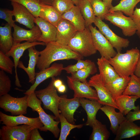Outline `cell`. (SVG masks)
<instances>
[{"mask_svg": "<svg viewBox=\"0 0 140 140\" xmlns=\"http://www.w3.org/2000/svg\"><path fill=\"white\" fill-rule=\"evenodd\" d=\"M68 45L73 51L83 57L94 54L97 51L88 27H86L83 31H77Z\"/></svg>", "mask_w": 140, "mask_h": 140, "instance_id": "cell-4", "label": "cell"}, {"mask_svg": "<svg viewBox=\"0 0 140 140\" xmlns=\"http://www.w3.org/2000/svg\"><path fill=\"white\" fill-rule=\"evenodd\" d=\"M62 84V81L60 79H55L54 81V85L56 89H57Z\"/></svg>", "mask_w": 140, "mask_h": 140, "instance_id": "cell-49", "label": "cell"}, {"mask_svg": "<svg viewBox=\"0 0 140 140\" xmlns=\"http://www.w3.org/2000/svg\"><path fill=\"white\" fill-rule=\"evenodd\" d=\"M0 121L2 122V124L9 126L26 124L34 128L39 129L43 126L39 117L30 118L26 117L23 115L13 116L7 115L0 111Z\"/></svg>", "mask_w": 140, "mask_h": 140, "instance_id": "cell-14", "label": "cell"}, {"mask_svg": "<svg viewBox=\"0 0 140 140\" xmlns=\"http://www.w3.org/2000/svg\"><path fill=\"white\" fill-rule=\"evenodd\" d=\"M34 128L26 124L13 126H3L0 129V140H30L31 131Z\"/></svg>", "mask_w": 140, "mask_h": 140, "instance_id": "cell-8", "label": "cell"}, {"mask_svg": "<svg viewBox=\"0 0 140 140\" xmlns=\"http://www.w3.org/2000/svg\"><path fill=\"white\" fill-rule=\"evenodd\" d=\"M56 28V41L65 45H68L77 31L72 23L68 20L62 18L59 21Z\"/></svg>", "mask_w": 140, "mask_h": 140, "instance_id": "cell-18", "label": "cell"}, {"mask_svg": "<svg viewBox=\"0 0 140 140\" xmlns=\"http://www.w3.org/2000/svg\"><path fill=\"white\" fill-rule=\"evenodd\" d=\"M90 1L95 16L102 20L104 19L105 15L109 12L107 4L101 0H90Z\"/></svg>", "mask_w": 140, "mask_h": 140, "instance_id": "cell-37", "label": "cell"}, {"mask_svg": "<svg viewBox=\"0 0 140 140\" xmlns=\"http://www.w3.org/2000/svg\"><path fill=\"white\" fill-rule=\"evenodd\" d=\"M94 23L98 28L99 31L116 49L117 52H121L123 48L129 46L130 41L128 39L117 35L110 29L108 25L100 18L96 17Z\"/></svg>", "mask_w": 140, "mask_h": 140, "instance_id": "cell-9", "label": "cell"}, {"mask_svg": "<svg viewBox=\"0 0 140 140\" xmlns=\"http://www.w3.org/2000/svg\"><path fill=\"white\" fill-rule=\"evenodd\" d=\"M38 128L33 129L31 131L30 140H43L44 139L41 136Z\"/></svg>", "mask_w": 140, "mask_h": 140, "instance_id": "cell-46", "label": "cell"}, {"mask_svg": "<svg viewBox=\"0 0 140 140\" xmlns=\"http://www.w3.org/2000/svg\"><path fill=\"white\" fill-rule=\"evenodd\" d=\"M97 63L99 74L104 84L112 81L119 76L108 60L104 57H101L98 58Z\"/></svg>", "mask_w": 140, "mask_h": 140, "instance_id": "cell-23", "label": "cell"}, {"mask_svg": "<svg viewBox=\"0 0 140 140\" xmlns=\"http://www.w3.org/2000/svg\"><path fill=\"white\" fill-rule=\"evenodd\" d=\"M12 34L13 43H20L24 41L31 42L38 41L41 34L38 26H34L30 30H27L15 25L13 27Z\"/></svg>", "mask_w": 140, "mask_h": 140, "instance_id": "cell-16", "label": "cell"}, {"mask_svg": "<svg viewBox=\"0 0 140 140\" xmlns=\"http://www.w3.org/2000/svg\"><path fill=\"white\" fill-rule=\"evenodd\" d=\"M54 77L45 88L34 91L37 97L43 103L44 108L51 111L54 114L57 120H59L60 115L59 103L61 99L57 94L56 88L54 85Z\"/></svg>", "mask_w": 140, "mask_h": 140, "instance_id": "cell-5", "label": "cell"}, {"mask_svg": "<svg viewBox=\"0 0 140 140\" xmlns=\"http://www.w3.org/2000/svg\"><path fill=\"white\" fill-rule=\"evenodd\" d=\"M40 4L51 5L54 0H37Z\"/></svg>", "mask_w": 140, "mask_h": 140, "instance_id": "cell-48", "label": "cell"}, {"mask_svg": "<svg viewBox=\"0 0 140 140\" xmlns=\"http://www.w3.org/2000/svg\"><path fill=\"white\" fill-rule=\"evenodd\" d=\"M81 105L84 109L87 115V121L85 124L86 125L92 127L97 120L96 115L102 105L98 101L80 98Z\"/></svg>", "mask_w": 140, "mask_h": 140, "instance_id": "cell-22", "label": "cell"}, {"mask_svg": "<svg viewBox=\"0 0 140 140\" xmlns=\"http://www.w3.org/2000/svg\"><path fill=\"white\" fill-rule=\"evenodd\" d=\"M34 22V23L39 27L41 32L38 41L44 42L46 45L50 42L56 41V27L39 17H35Z\"/></svg>", "mask_w": 140, "mask_h": 140, "instance_id": "cell-20", "label": "cell"}, {"mask_svg": "<svg viewBox=\"0 0 140 140\" xmlns=\"http://www.w3.org/2000/svg\"><path fill=\"white\" fill-rule=\"evenodd\" d=\"M130 78V76L127 77L119 76L112 81L105 84L114 100L118 96L123 94Z\"/></svg>", "mask_w": 140, "mask_h": 140, "instance_id": "cell-27", "label": "cell"}, {"mask_svg": "<svg viewBox=\"0 0 140 140\" xmlns=\"http://www.w3.org/2000/svg\"><path fill=\"white\" fill-rule=\"evenodd\" d=\"M40 9L39 17L47 21L55 27L62 19L61 15L51 5L40 4Z\"/></svg>", "mask_w": 140, "mask_h": 140, "instance_id": "cell-30", "label": "cell"}, {"mask_svg": "<svg viewBox=\"0 0 140 140\" xmlns=\"http://www.w3.org/2000/svg\"><path fill=\"white\" fill-rule=\"evenodd\" d=\"M27 95L16 98L7 94L0 96V107L13 115H24L27 113Z\"/></svg>", "mask_w": 140, "mask_h": 140, "instance_id": "cell-7", "label": "cell"}, {"mask_svg": "<svg viewBox=\"0 0 140 140\" xmlns=\"http://www.w3.org/2000/svg\"><path fill=\"white\" fill-rule=\"evenodd\" d=\"M104 19L121 29L125 36L131 37L136 33V26L133 19L130 17L125 16L121 11L109 12L105 15Z\"/></svg>", "mask_w": 140, "mask_h": 140, "instance_id": "cell-6", "label": "cell"}, {"mask_svg": "<svg viewBox=\"0 0 140 140\" xmlns=\"http://www.w3.org/2000/svg\"><path fill=\"white\" fill-rule=\"evenodd\" d=\"M33 47H31L28 49L29 57L28 67H26L21 61H19L18 66L23 69L26 73L29 78V81L32 85L34 84L35 81L36 75L35 68L39 56V51L36 50Z\"/></svg>", "mask_w": 140, "mask_h": 140, "instance_id": "cell-21", "label": "cell"}, {"mask_svg": "<svg viewBox=\"0 0 140 140\" xmlns=\"http://www.w3.org/2000/svg\"><path fill=\"white\" fill-rule=\"evenodd\" d=\"M19 3L26 8L35 17H39L40 6L37 0H8Z\"/></svg>", "mask_w": 140, "mask_h": 140, "instance_id": "cell-38", "label": "cell"}, {"mask_svg": "<svg viewBox=\"0 0 140 140\" xmlns=\"http://www.w3.org/2000/svg\"><path fill=\"white\" fill-rule=\"evenodd\" d=\"M115 140H121L140 135V126L126 119L119 125Z\"/></svg>", "mask_w": 140, "mask_h": 140, "instance_id": "cell-24", "label": "cell"}, {"mask_svg": "<svg viewBox=\"0 0 140 140\" xmlns=\"http://www.w3.org/2000/svg\"><path fill=\"white\" fill-rule=\"evenodd\" d=\"M97 71V68L93 62L89 65L75 72L71 73V76L74 79L82 82L87 83V78L91 75L96 73Z\"/></svg>", "mask_w": 140, "mask_h": 140, "instance_id": "cell-34", "label": "cell"}, {"mask_svg": "<svg viewBox=\"0 0 140 140\" xmlns=\"http://www.w3.org/2000/svg\"><path fill=\"white\" fill-rule=\"evenodd\" d=\"M134 74L140 78V54Z\"/></svg>", "mask_w": 140, "mask_h": 140, "instance_id": "cell-47", "label": "cell"}, {"mask_svg": "<svg viewBox=\"0 0 140 140\" xmlns=\"http://www.w3.org/2000/svg\"><path fill=\"white\" fill-rule=\"evenodd\" d=\"M12 27L8 23L4 26L0 27V49L5 54L11 49L13 44Z\"/></svg>", "mask_w": 140, "mask_h": 140, "instance_id": "cell-29", "label": "cell"}, {"mask_svg": "<svg viewBox=\"0 0 140 140\" xmlns=\"http://www.w3.org/2000/svg\"><path fill=\"white\" fill-rule=\"evenodd\" d=\"M58 91L61 93H63L65 92L66 90V87L64 84H62L57 89Z\"/></svg>", "mask_w": 140, "mask_h": 140, "instance_id": "cell-50", "label": "cell"}, {"mask_svg": "<svg viewBox=\"0 0 140 140\" xmlns=\"http://www.w3.org/2000/svg\"><path fill=\"white\" fill-rule=\"evenodd\" d=\"M64 67L62 64L54 63L50 67L36 73L34 83L24 94L27 95L31 94L34 92L38 86L44 81L60 75L64 70Z\"/></svg>", "mask_w": 140, "mask_h": 140, "instance_id": "cell-15", "label": "cell"}, {"mask_svg": "<svg viewBox=\"0 0 140 140\" xmlns=\"http://www.w3.org/2000/svg\"><path fill=\"white\" fill-rule=\"evenodd\" d=\"M79 6L85 20L86 27H88L94 23L96 17L90 2L88 0H81Z\"/></svg>", "mask_w": 140, "mask_h": 140, "instance_id": "cell-32", "label": "cell"}, {"mask_svg": "<svg viewBox=\"0 0 140 140\" xmlns=\"http://www.w3.org/2000/svg\"><path fill=\"white\" fill-rule=\"evenodd\" d=\"M52 5L58 12L62 15L75 5L72 0H54Z\"/></svg>", "mask_w": 140, "mask_h": 140, "instance_id": "cell-39", "label": "cell"}, {"mask_svg": "<svg viewBox=\"0 0 140 140\" xmlns=\"http://www.w3.org/2000/svg\"><path fill=\"white\" fill-rule=\"evenodd\" d=\"M88 27L91 32L95 47L101 57L108 60L114 57L117 52L104 36L92 25Z\"/></svg>", "mask_w": 140, "mask_h": 140, "instance_id": "cell-10", "label": "cell"}, {"mask_svg": "<svg viewBox=\"0 0 140 140\" xmlns=\"http://www.w3.org/2000/svg\"><path fill=\"white\" fill-rule=\"evenodd\" d=\"M15 64L9 57L0 51V68L1 70L12 74Z\"/></svg>", "mask_w": 140, "mask_h": 140, "instance_id": "cell-40", "label": "cell"}, {"mask_svg": "<svg viewBox=\"0 0 140 140\" xmlns=\"http://www.w3.org/2000/svg\"><path fill=\"white\" fill-rule=\"evenodd\" d=\"M13 8L12 12L15 17V22L25 25L31 29L35 26V17L25 7L18 3L11 2Z\"/></svg>", "mask_w": 140, "mask_h": 140, "instance_id": "cell-19", "label": "cell"}, {"mask_svg": "<svg viewBox=\"0 0 140 140\" xmlns=\"http://www.w3.org/2000/svg\"><path fill=\"white\" fill-rule=\"evenodd\" d=\"M140 54L139 49L132 48L124 53L117 52L108 61L119 76L128 77L134 74Z\"/></svg>", "mask_w": 140, "mask_h": 140, "instance_id": "cell-2", "label": "cell"}, {"mask_svg": "<svg viewBox=\"0 0 140 140\" xmlns=\"http://www.w3.org/2000/svg\"></svg>", "mask_w": 140, "mask_h": 140, "instance_id": "cell-53", "label": "cell"}, {"mask_svg": "<svg viewBox=\"0 0 140 140\" xmlns=\"http://www.w3.org/2000/svg\"><path fill=\"white\" fill-rule=\"evenodd\" d=\"M69 88L74 91V97L86 98L98 101L99 98L95 89H93L88 83L82 82L71 76L67 77Z\"/></svg>", "mask_w": 140, "mask_h": 140, "instance_id": "cell-12", "label": "cell"}, {"mask_svg": "<svg viewBox=\"0 0 140 140\" xmlns=\"http://www.w3.org/2000/svg\"><path fill=\"white\" fill-rule=\"evenodd\" d=\"M61 17L72 23L77 31H83L86 27L85 20L79 6L74 5L62 15Z\"/></svg>", "mask_w": 140, "mask_h": 140, "instance_id": "cell-28", "label": "cell"}, {"mask_svg": "<svg viewBox=\"0 0 140 140\" xmlns=\"http://www.w3.org/2000/svg\"><path fill=\"white\" fill-rule=\"evenodd\" d=\"M13 16L12 11L6 8L0 9V18L6 21L12 27L15 25V20H13Z\"/></svg>", "mask_w": 140, "mask_h": 140, "instance_id": "cell-43", "label": "cell"}, {"mask_svg": "<svg viewBox=\"0 0 140 140\" xmlns=\"http://www.w3.org/2000/svg\"><path fill=\"white\" fill-rule=\"evenodd\" d=\"M88 83L90 86L94 87L96 90L99 98L98 101L102 105L111 106L119 109L117 105L113 99L99 74H96L91 77Z\"/></svg>", "mask_w": 140, "mask_h": 140, "instance_id": "cell-11", "label": "cell"}, {"mask_svg": "<svg viewBox=\"0 0 140 140\" xmlns=\"http://www.w3.org/2000/svg\"><path fill=\"white\" fill-rule=\"evenodd\" d=\"M140 2V0H121L117 5L113 6L109 10V12L120 11L129 17H131L134 11L135 7Z\"/></svg>", "mask_w": 140, "mask_h": 140, "instance_id": "cell-33", "label": "cell"}, {"mask_svg": "<svg viewBox=\"0 0 140 140\" xmlns=\"http://www.w3.org/2000/svg\"><path fill=\"white\" fill-rule=\"evenodd\" d=\"M126 120L134 122L140 120V110L133 111H130L126 115Z\"/></svg>", "mask_w": 140, "mask_h": 140, "instance_id": "cell-45", "label": "cell"}, {"mask_svg": "<svg viewBox=\"0 0 140 140\" xmlns=\"http://www.w3.org/2000/svg\"><path fill=\"white\" fill-rule=\"evenodd\" d=\"M139 98L135 96L122 94L117 97L115 101L120 111L124 115H126L132 110L136 111L140 109L139 105H135V102Z\"/></svg>", "mask_w": 140, "mask_h": 140, "instance_id": "cell-26", "label": "cell"}, {"mask_svg": "<svg viewBox=\"0 0 140 140\" xmlns=\"http://www.w3.org/2000/svg\"><path fill=\"white\" fill-rule=\"evenodd\" d=\"M131 17L134 20L136 25V33L140 39V8L136 7Z\"/></svg>", "mask_w": 140, "mask_h": 140, "instance_id": "cell-44", "label": "cell"}, {"mask_svg": "<svg viewBox=\"0 0 140 140\" xmlns=\"http://www.w3.org/2000/svg\"><path fill=\"white\" fill-rule=\"evenodd\" d=\"M43 50L39 51L37 66L40 70L50 66L53 62L58 60L83 59V57L72 50L68 45L56 41L51 42L46 45Z\"/></svg>", "mask_w": 140, "mask_h": 140, "instance_id": "cell-1", "label": "cell"}, {"mask_svg": "<svg viewBox=\"0 0 140 140\" xmlns=\"http://www.w3.org/2000/svg\"><path fill=\"white\" fill-rule=\"evenodd\" d=\"M39 45H46V44L44 42L38 41L33 42L26 41L23 43H13L11 48L5 54L8 57H11L13 59L15 74V84L16 86L21 87L17 72V68L20 58L26 50L31 47Z\"/></svg>", "mask_w": 140, "mask_h": 140, "instance_id": "cell-13", "label": "cell"}, {"mask_svg": "<svg viewBox=\"0 0 140 140\" xmlns=\"http://www.w3.org/2000/svg\"><path fill=\"white\" fill-rule=\"evenodd\" d=\"M61 99L59 105V109L60 112L70 123L74 124V113L81 105L80 98L74 97L71 99L67 98L66 96H60Z\"/></svg>", "mask_w": 140, "mask_h": 140, "instance_id": "cell-17", "label": "cell"}, {"mask_svg": "<svg viewBox=\"0 0 140 140\" xmlns=\"http://www.w3.org/2000/svg\"><path fill=\"white\" fill-rule=\"evenodd\" d=\"M89 0V1H90V0Z\"/></svg>", "mask_w": 140, "mask_h": 140, "instance_id": "cell-54", "label": "cell"}, {"mask_svg": "<svg viewBox=\"0 0 140 140\" xmlns=\"http://www.w3.org/2000/svg\"><path fill=\"white\" fill-rule=\"evenodd\" d=\"M27 105L33 111H36L39 115V117L43 124L39 129L41 131L51 132L56 138L58 137L60 130L58 125L60 120L55 121V116L48 114L44 111L41 106V101L38 99L34 92L27 95Z\"/></svg>", "mask_w": 140, "mask_h": 140, "instance_id": "cell-3", "label": "cell"}, {"mask_svg": "<svg viewBox=\"0 0 140 140\" xmlns=\"http://www.w3.org/2000/svg\"><path fill=\"white\" fill-rule=\"evenodd\" d=\"M75 5L79 6L81 0H72Z\"/></svg>", "mask_w": 140, "mask_h": 140, "instance_id": "cell-52", "label": "cell"}, {"mask_svg": "<svg viewBox=\"0 0 140 140\" xmlns=\"http://www.w3.org/2000/svg\"><path fill=\"white\" fill-rule=\"evenodd\" d=\"M104 2L107 5L109 9L113 6L112 4L113 0H101Z\"/></svg>", "mask_w": 140, "mask_h": 140, "instance_id": "cell-51", "label": "cell"}, {"mask_svg": "<svg viewBox=\"0 0 140 140\" xmlns=\"http://www.w3.org/2000/svg\"><path fill=\"white\" fill-rule=\"evenodd\" d=\"M11 87V81L4 71H0V96L8 93Z\"/></svg>", "mask_w": 140, "mask_h": 140, "instance_id": "cell-41", "label": "cell"}, {"mask_svg": "<svg viewBox=\"0 0 140 140\" xmlns=\"http://www.w3.org/2000/svg\"><path fill=\"white\" fill-rule=\"evenodd\" d=\"M59 120L61 123V128L59 140H66L72 129L75 128L80 129L83 126V124L75 125L70 123L61 113L60 114Z\"/></svg>", "mask_w": 140, "mask_h": 140, "instance_id": "cell-35", "label": "cell"}, {"mask_svg": "<svg viewBox=\"0 0 140 140\" xmlns=\"http://www.w3.org/2000/svg\"><path fill=\"white\" fill-rule=\"evenodd\" d=\"M131 78L123 94L134 95L140 98V78L134 74L130 76Z\"/></svg>", "mask_w": 140, "mask_h": 140, "instance_id": "cell-36", "label": "cell"}, {"mask_svg": "<svg viewBox=\"0 0 140 140\" xmlns=\"http://www.w3.org/2000/svg\"><path fill=\"white\" fill-rule=\"evenodd\" d=\"M92 61L87 59L83 60L79 59L77 60V63L74 65H70L65 67L64 70L68 73H72L78 71L90 64Z\"/></svg>", "mask_w": 140, "mask_h": 140, "instance_id": "cell-42", "label": "cell"}, {"mask_svg": "<svg viewBox=\"0 0 140 140\" xmlns=\"http://www.w3.org/2000/svg\"><path fill=\"white\" fill-rule=\"evenodd\" d=\"M92 132L89 139L90 140H107L110 136V133L105 125L103 124L97 120L92 127Z\"/></svg>", "mask_w": 140, "mask_h": 140, "instance_id": "cell-31", "label": "cell"}, {"mask_svg": "<svg viewBox=\"0 0 140 140\" xmlns=\"http://www.w3.org/2000/svg\"><path fill=\"white\" fill-rule=\"evenodd\" d=\"M116 108L109 105H104L101 109L108 118L110 123V129L114 134L116 135L120 125L125 120L126 117L121 112H116Z\"/></svg>", "mask_w": 140, "mask_h": 140, "instance_id": "cell-25", "label": "cell"}]
</instances>
